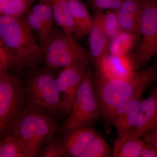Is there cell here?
Segmentation results:
<instances>
[{
	"instance_id": "4",
	"label": "cell",
	"mask_w": 157,
	"mask_h": 157,
	"mask_svg": "<svg viewBox=\"0 0 157 157\" xmlns=\"http://www.w3.org/2000/svg\"><path fill=\"white\" fill-rule=\"evenodd\" d=\"M48 113L29 106L13 132L28 157H37L42 147L62 126Z\"/></svg>"
},
{
	"instance_id": "2",
	"label": "cell",
	"mask_w": 157,
	"mask_h": 157,
	"mask_svg": "<svg viewBox=\"0 0 157 157\" xmlns=\"http://www.w3.org/2000/svg\"><path fill=\"white\" fill-rule=\"evenodd\" d=\"M0 41L8 48L15 61L14 74L25 67H38L44 61L41 46L36 42L33 30L23 16H0Z\"/></svg>"
},
{
	"instance_id": "26",
	"label": "cell",
	"mask_w": 157,
	"mask_h": 157,
	"mask_svg": "<svg viewBox=\"0 0 157 157\" xmlns=\"http://www.w3.org/2000/svg\"><path fill=\"white\" fill-rule=\"evenodd\" d=\"M121 28L123 30L130 32L140 37V21L120 9L115 10Z\"/></svg>"
},
{
	"instance_id": "27",
	"label": "cell",
	"mask_w": 157,
	"mask_h": 157,
	"mask_svg": "<svg viewBox=\"0 0 157 157\" xmlns=\"http://www.w3.org/2000/svg\"><path fill=\"white\" fill-rule=\"evenodd\" d=\"M23 17L33 30L36 31L39 34L40 46L42 48L47 39V36L45 29L39 17L34 14L30 9L26 12Z\"/></svg>"
},
{
	"instance_id": "21",
	"label": "cell",
	"mask_w": 157,
	"mask_h": 157,
	"mask_svg": "<svg viewBox=\"0 0 157 157\" xmlns=\"http://www.w3.org/2000/svg\"><path fill=\"white\" fill-rule=\"evenodd\" d=\"M0 157H28L21 144L14 135L1 140Z\"/></svg>"
},
{
	"instance_id": "14",
	"label": "cell",
	"mask_w": 157,
	"mask_h": 157,
	"mask_svg": "<svg viewBox=\"0 0 157 157\" xmlns=\"http://www.w3.org/2000/svg\"><path fill=\"white\" fill-rule=\"evenodd\" d=\"M70 12L75 24L73 36L81 39L88 35L92 27L93 18L87 7L80 0H67Z\"/></svg>"
},
{
	"instance_id": "30",
	"label": "cell",
	"mask_w": 157,
	"mask_h": 157,
	"mask_svg": "<svg viewBox=\"0 0 157 157\" xmlns=\"http://www.w3.org/2000/svg\"><path fill=\"white\" fill-rule=\"evenodd\" d=\"M126 0H93V5L96 9L101 10H116L119 9Z\"/></svg>"
},
{
	"instance_id": "19",
	"label": "cell",
	"mask_w": 157,
	"mask_h": 157,
	"mask_svg": "<svg viewBox=\"0 0 157 157\" xmlns=\"http://www.w3.org/2000/svg\"><path fill=\"white\" fill-rule=\"evenodd\" d=\"M30 9L39 17L45 29L48 38L54 28L53 23L55 21L50 0H41L40 2L33 6Z\"/></svg>"
},
{
	"instance_id": "28",
	"label": "cell",
	"mask_w": 157,
	"mask_h": 157,
	"mask_svg": "<svg viewBox=\"0 0 157 157\" xmlns=\"http://www.w3.org/2000/svg\"><path fill=\"white\" fill-rule=\"evenodd\" d=\"M15 61L10 51L0 41V74L3 73H14Z\"/></svg>"
},
{
	"instance_id": "16",
	"label": "cell",
	"mask_w": 157,
	"mask_h": 157,
	"mask_svg": "<svg viewBox=\"0 0 157 157\" xmlns=\"http://www.w3.org/2000/svg\"><path fill=\"white\" fill-rule=\"evenodd\" d=\"M144 91L145 90H141L128 101V108L125 115L121 124L116 129L118 137L129 136L131 134L135 126Z\"/></svg>"
},
{
	"instance_id": "32",
	"label": "cell",
	"mask_w": 157,
	"mask_h": 157,
	"mask_svg": "<svg viewBox=\"0 0 157 157\" xmlns=\"http://www.w3.org/2000/svg\"><path fill=\"white\" fill-rule=\"evenodd\" d=\"M157 138V124L151 130V132L144 137V140L148 142H152Z\"/></svg>"
},
{
	"instance_id": "11",
	"label": "cell",
	"mask_w": 157,
	"mask_h": 157,
	"mask_svg": "<svg viewBox=\"0 0 157 157\" xmlns=\"http://www.w3.org/2000/svg\"><path fill=\"white\" fill-rule=\"evenodd\" d=\"M64 157H79L88 144L99 133L91 126L70 128L63 132Z\"/></svg>"
},
{
	"instance_id": "5",
	"label": "cell",
	"mask_w": 157,
	"mask_h": 157,
	"mask_svg": "<svg viewBox=\"0 0 157 157\" xmlns=\"http://www.w3.org/2000/svg\"><path fill=\"white\" fill-rule=\"evenodd\" d=\"M25 81L19 74H0V139L13 135L29 107Z\"/></svg>"
},
{
	"instance_id": "17",
	"label": "cell",
	"mask_w": 157,
	"mask_h": 157,
	"mask_svg": "<svg viewBox=\"0 0 157 157\" xmlns=\"http://www.w3.org/2000/svg\"><path fill=\"white\" fill-rule=\"evenodd\" d=\"M55 22L63 31L70 34L75 31V24L67 0H50Z\"/></svg>"
},
{
	"instance_id": "15",
	"label": "cell",
	"mask_w": 157,
	"mask_h": 157,
	"mask_svg": "<svg viewBox=\"0 0 157 157\" xmlns=\"http://www.w3.org/2000/svg\"><path fill=\"white\" fill-rule=\"evenodd\" d=\"M144 144V140L139 137L130 136L117 137L114 144L112 156L140 157Z\"/></svg>"
},
{
	"instance_id": "31",
	"label": "cell",
	"mask_w": 157,
	"mask_h": 157,
	"mask_svg": "<svg viewBox=\"0 0 157 157\" xmlns=\"http://www.w3.org/2000/svg\"><path fill=\"white\" fill-rule=\"evenodd\" d=\"M140 157H157V152L152 144L144 140Z\"/></svg>"
},
{
	"instance_id": "6",
	"label": "cell",
	"mask_w": 157,
	"mask_h": 157,
	"mask_svg": "<svg viewBox=\"0 0 157 157\" xmlns=\"http://www.w3.org/2000/svg\"><path fill=\"white\" fill-rule=\"evenodd\" d=\"M76 39L72 34L54 28L42 48L45 67L56 72L76 61H90L89 52Z\"/></svg>"
},
{
	"instance_id": "24",
	"label": "cell",
	"mask_w": 157,
	"mask_h": 157,
	"mask_svg": "<svg viewBox=\"0 0 157 157\" xmlns=\"http://www.w3.org/2000/svg\"><path fill=\"white\" fill-rule=\"evenodd\" d=\"M157 54V31L145 48L140 53L137 54L135 58L133 59L136 70L146 66L151 59Z\"/></svg>"
},
{
	"instance_id": "35",
	"label": "cell",
	"mask_w": 157,
	"mask_h": 157,
	"mask_svg": "<svg viewBox=\"0 0 157 157\" xmlns=\"http://www.w3.org/2000/svg\"><path fill=\"white\" fill-rule=\"evenodd\" d=\"M87 1H90V2H92L93 0H87Z\"/></svg>"
},
{
	"instance_id": "29",
	"label": "cell",
	"mask_w": 157,
	"mask_h": 157,
	"mask_svg": "<svg viewBox=\"0 0 157 157\" xmlns=\"http://www.w3.org/2000/svg\"><path fill=\"white\" fill-rule=\"evenodd\" d=\"M119 9L140 21L142 0H126Z\"/></svg>"
},
{
	"instance_id": "10",
	"label": "cell",
	"mask_w": 157,
	"mask_h": 157,
	"mask_svg": "<svg viewBox=\"0 0 157 157\" xmlns=\"http://www.w3.org/2000/svg\"><path fill=\"white\" fill-rule=\"evenodd\" d=\"M157 124V86L152 89L148 97L142 99L134 128L129 136L144 137Z\"/></svg>"
},
{
	"instance_id": "33",
	"label": "cell",
	"mask_w": 157,
	"mask_h": 157,
	"mask_svg": "<svg viewBox=\"0 0 157 157\" xmlns=\"http://www.w3.org/2000/svg\"><path fill=\"white\" fill-rule=\"evenodd\" d=\"M11 0H0V14H4Z\"/></svg>"
},
{
	"instance_id": "12",
	"label": "cell",
	"mask_w": 157,
	"mask_h": 157,
	"mask_svg": "<svg viewBox=\"0 0 157 157\" xmlns=\"http://www.w3.org/2000/svg\"><path fill=\"white\" fill-rule=\"evenodd\" d=\"M139 26L142 40L138 45L136 54L145 48L156 33L157 1L156 0H142Z\"/></svg>"
},
{
	"instance_id": "3",
	"label": "cell",
	"mask_w": 157,
	"mask_h": 157,
	"mask_svg": "<svg viewBox=\"0 0 157 157\" xmlns=\"http://www.w3.org/2000/svg\"><path fill=\"white\" fill-rule=\"evenodd\" d=\"M27 68L24 79L29 106L63 119L67 114L57 85L56 72L45 66Z\"/></svg>"
},
{
	"instance_id": "7",
	"label": "cell",
	"mask_w": 157,
	"mask_h": 157,
	"mask_svg": "<svg viewBox=\"0 0 157 157\" xmlns=\"http://www.w3.org/2000/svg\"><path fill=\"white\" fill-rule=\"evenodd\" d=\"M94 71L85 76L75 96L68 117L62 124L60 131L75 127L91 126L101 118V111L94 85Z\"/></svg>"
},
{
	"instance_id": "8",
	"label": "cell",
	"mask_w": 157,
	"mask_h": 157,
	"mask_svg": "<svg viewBox=\"0 0 157 157\" xmlns=\"http://www.w3.org/2000/svg\"><path fill=\"white\" fill-rule=\"evenodd\" d=\"M90 61L81 59L60 69L56 81L62 100L67 115L72 108L78 88L86 76L92 70Z\"/></svg>"
},
{
	"instance_id": "20",
	"label": "cell",
	"mask_w": 157,
	"mask_h": 157,
	"mask_svg": "<svg viewBox=\"0 0 157 157\" xmlns=\"http://www.w3.org/2000/svg\"><path fill=\"white\" fill-rule=\"evenodd\" d=\"M111 150L107 141L98 134L88 144L79 157H109Z\"/></svg>"
},
{
	"instance_id": "22",
	"label": "cell",
	"mask_w": 157,
	"mask_h": 157,
	"mask_svg": "<svg viewBox=\"0 0 157 157\" xmlns=\"http://www.w3.org/2000/svg\"><path fill=\"white\" fill-rule=\"evenodd\" d=\"M101 25L109 39L121 30L115 10H108L106 13L99 12Z\"/></svg>"
},
{
	"instance_id": "9",
	"label": "cell",
	"mask_w": 157,
	"mask_h": 157,
	"mask_svg": "<svg viewBox=\"0 0 157 157\" xmlns=\"http://www.w3.org/2000/svg\"><path fill=\"white\" fill-rule=\"evenodd\" d=\"M94 72L108 79L124 78L135 71L133 59L126 56H114L108 53L93 64Z\"/></svg>"
},
{
	"instance_id": "13",
	"label": "cell",
	"mask_w": 157,
	"mask_h": 157,
	"mask_svg": "<svg viewBox=\"0 0 157 157\" xmlns=\"http://www.w3.org/2000/svg\"><path fill=\"white\" fill-rule=\"evenodd\" d=\"M88 35L90 62L93 65L109 53V39L102 28L99 12L93 18L92 27Z\"/></svg>"
},
{
	"instance_id": "25",
	"label": "cell",
	"mask_w": 157,
	"mask_h": 157,
	"mask_svg": "<svg viewBox=\"0 0 157 157\" xmlns=\"http://www.w3.org/2000/svg\"><path fill=\"white\" fill-rule=\"evenodd\" d=\"M35 0H11L4 14L10 17H22Z\"/></svg>"
},
{
	"instance_id": "34",
	"label": "cell",
	"mask_w": 157,
	"mask_h": 157,
	"mask_svg": "<svg viewBox=\"0 0 157 157\" xmlns=\"http://www.w3.org/2000/svg\"><path fill=\"white\" fill-rule=\"evenodd\" d=\"M151 143L154 146L155 148V149L157 152V138L154 140Z\"/></svg>"
},
{
	"instance_id": "18",
	"label": "cell",
	"mask_w": 157,
	"mask_h": 157,
	"mask_svg": "<svg viewBox=\"0 0 157 157\" xmlns=\"http://www.w3.org/2000/svg\"><path fill=\"white\" fill-rule=\"evenodd\" d=\"M139 37L130 32L121 30L109 39V53L114 56H126Z\"/></svg>"
},
{
	"instance_id": "1",
	"label": "cell",
	"mask_w": 157,
	"mask_h": 157,
	"mask_svg": "<svg viewBox=\"0 0 157 157\" xmlns=\"http://www.w3.org/2000/svg\"><path fill=\"white\" fill-rule=\"evenodd\" d=\"M157 77V60L149 67L136 70L124 78L108 79L94 72L93 85L106 134H111L112 117L117 107L128 102L141 90H146Z\"/></svg>"
},
{
	"instance_id": "23",
	"label": "cell",
	"mask_w": 157,
	"mask_h": 157,
	"mask_svg": "<svg viewBox=\"0 0 157 157\" xmlns=\"http://www.w3.org/2000/svg\"><path fill=\"white\" fill-rule=\"evenodd\" d=\"M63 132L52 136L38 154V157H64Z\"/></svg>"
}]
</instances>
